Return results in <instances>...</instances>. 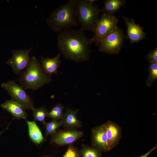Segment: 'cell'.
Here are the masks:
<instances>
[{"label": "cell", "mask_w": 157, "mask_h": 157, "mask_svg": "<svg viewBox=\"0 0 157 157\" xmlns=\"http://www.w3.org/2000/svg\"><path fill=\"white\" fill-rule=\"evenodd\" d=\"M32 110L34 121H39L44 125L45 123V118L48 116L49 113L46 108L44 106L38 108H34Z\"/></svg>", "instance_id": "19"}, {"label": "cell", "mask_w": 157, "mask_h": 157, "mask_svg": "<svg viewBox=\"0 0 157 157\" xmlns=\"http://www.w3.org/2000/svg\"><path fill=\"white\" fill-rule=\"evenodd\" d=\"M124 0H106L104 1V7L101 12L113 14L125 5Z\"/></svg>", "instance_id": "17"}, {"label": "cell", "mask_w": 157, "mask_h": 157, "mask_svg": "<svg viewBox=\"0 0 157 157\" xmlns=\"http://www.w3.org/2000/svg\"><path fill=\"white\" fill-rule=\"evenodd\" d=\"M62 157H81L80 151L72 145H69Z\"/></svg>", "instance_id": "23"}, {"label": "cell", "mask_w": 157, "mask_h": 157, "mask_svg": "<svg viewBox=\"0 0 157 157\" xmlns=\"http://www.w3.org/2000/svg\"><path fill=\"white\" fill-rule=\"evenodd\" d=\"M91 135L92 147L100 152H106L110 150L103 124L92 128Z\"/></svg>", "instance_id": "10"}, {"label": "cell", "mask_w": 157, "mask_h": 157, "mask_svg": "<svg viewBox=\"0 0 157 157\" xmlns=\"http://www.w3.org/2000/svg\"><path fill=\"white\" fill-rule=\"evenodd\" d=\"M147 58L150 63H157V48L150 51L147 55Z\"/></svg>", "instance_id": "24"}, {"label": "cell", "mask_w": 157, "mask_h": 157, "mask_svg": "<svg viewBox=\"0 0 157 157\" xmlns=\"http://www.w3.org/2000/svg\"><path fill=\"white\" fill-rule=\"evenodd\" d=\"M148 70L149 75L146 84L147 86L150 87L157 78V63H150Z\"/></svg>", "instance_id": "22"}, {"label": "cell", "mask_w": 157, "mask_h": 157, "mask_svg": "<svg viewBox=\"0 0 157 157\" xmlns=\"http://www.w3.org/2000/svg\"><path fill=\"white\" fill-rule=\"evenodd\" d=\"M10 124V123L9 124V125L5 129H4L2 131H1L0 132V135L1 134H2L6 130H7V129H8L9 125Z\"/></svg>", "instance_id": "27"}, {"label": "cell", "mask_w": 157, "mask_h": 157, "mask_svg": "<svg viewBox=\"0 0 157 157\" xmlns=\"http://www.w3.org/2000/svg\"><path fill=\"white\" fill-rule=\"evenodd\" d=\"M125 36L123 30L117 26L108 34L99 46L101 52L114 54L119 53Z\"/></svg>", "instance_id": "6"}, {"label": "cell", "mask_w": 157, "mask_h": 157, "mask_svg": "<svg viewBox=\"0 0 157 157\" xmlns=\"http://www.w3.org/2000/svg\"><path fill=\"white\" fill-rule=\"evenodd\" d=\"M42 157H52L50 156H43Z\"/></svg>", "instance_id": "28"}, {"label": "cell", "mask_w": 157, "mask_h": 157, "mask_svg": "<svg viewBox=\"0 0 157 157\" xmlns=\"http://www.w3.org/2000/svg\"><path fill=\"white\" fill-rule=\"evenodd\" d=\"M81 157H101V152L91 147L83 144L80 151Z\"/></svg>", "instance_id": "21"}, {"label": "cell", "mask_w": 157, "mask_h": 157, "mask_svg": "<svg viewBox=\"0 0 157 157\" xmlns=\"http://www.w3.org/2000/svg\"><path fill=\"white\" fill-rule=\"evenodd\" d=\"M77 18L82 30L93 32L99 18L101 9L97 5L87 3L85 0H76Z\"/></svg>", "instance_id": "4"}, {"label": "cell", "mask_w": 157, "mask_h": 157, "mask_svg": "<svg viewBox=\"0 0 157 157\" xmlns=\"http://www.w3.org/2000/svg\"><path fill=\"white\" fill-rule=\"evenodd\" d=\"M78 110L66 108L64 111L63 117L61 119L62 126L66 129H76L81 127L82 124L77 117Z\"/></svg>", "instance_id": "14"}, {"label": "cell", "mask_w": 157, "mask_h": 157, "mask_svg": "<svg viewBox=\"0 0 157 157\" xmlns=\"http://www.w3.org/2000/svg\"><path fill=\"white\" fill-rule=\"evenodd\" d=\"M1 107L13 116V118L26 120L27 117V113L21 105L12 100H8L1 104Z\"/></svg>", "instance_id": "15"}, {"label": "cell", "mask_w": 157, "mask_h": 157, "mask_svg": "<svg viewBox=\"0 0 157 157\" xmlns=\"http://www.w3.org/2000/svg\"><path fill=\"white\" fill-rule=\"evenodd\" d=\"M20 85L24 89L35 90L49 83L51 77L43 70L40 63L35 56L30 58L29 64L19 78Z\"/></svg>", "instance_id": "3"}, {"label": "cell", "mask_w": 157, "mask_h": 157, "mask_svg": "<svg viewBox=\"0 0 157 157\" xmlns=\"http://www.w3.org/2000/svg\"><path fill=\"white\" fill-rule=\"evenodd\" d=\"M85 1L88 3L93 5V4L97 1L96 0H85Z\"/></svg>", "instance_id": "26"}, {"label": "cell", "mask_w": 157, "mask_h": 157, "mask_svg": "<svg viewBox=\"0 0 157 157\" xmlns=\"http://www.w3.org/2000/svg\"><path fill=\"white\" fill-rule=\"evenodd\" d=\"M44 125L46 139L49 135H51L54 133L56 131L57 129L62 126V123L61 120L59 121L52 120L48 122H45Z\"/></svg>", "instance_id": "20"}, {"label": "cell", "mask_w": 157, "mask_h": 157, "mask_svg": "<svg viewBox=\"0 0 157 157\" xmlns=\"http://www.w3.org/2000/svg\"><path fill=\"white\" fill-rule=\"evenodd\" d=\"M157 147V146L156 145L146 154L139 157H147L152 152L156 149Z\"/></svg>", "instance_id": "25"}, {"label": "cell", "mask_w": 157, "mask_h": 157, "mask_svg": "<svg viewBox=\"0 0 157 157\" xmlns=\"http://www.w3.org/2000/svg\"><path fill=\"white\" fill-rule=\"evenodd\" d=\"M64 106L60 103L57 104L48 113L47 117L52 120H61L63 116Z\"/></svg>", "instance_id": "18"}, {"label": "cell", "mask_w": 157, "mask_h": 157, "mask_svg": "<svg viewBox=\"0 0 157 157\" xmlns=\"http://www.w3.org/2000/svg\"><path fill=\"white\" fill-rule=\"evenodd\" d=\"M93 43L81 28H68L58 33L57 44L61 54L66 59L79 62L88 60Z\"/></svg>", "instance_id": "1"}, {"label": "cell", "mask_w": 157, "mask_h": 157, "mask_svg": "<svg viewBox=\"0 0 157 157\" xmlns=\"http://www.w3.org/2000/svg\"><path fill=\"white\" fill-rule=\"evenodd\" d=\"M28 135L32 141L36 144H39L45 140L42 132L35 121H27Z\"/></svg>", "instance_id": "16"}, {"label": "cell", "mask_w": 157, "mask_h": 157, "mask_svg": "<svg viewBox=\"0 0 157 157\" xmlns=\"http://www.w3.org/2000/svg\"><path fill=\"white\" fill-rule=\"evenodd\" d=\"M103 124L105 129L108 146L111 150L119 141L121 136V128L115 123L110 121Z\"/></svg>", "instance_id": "12"}, {"label": "cell", "mask_w": 157, "mask_h": 157, "mask_svg": "<svg viewBox=\"0 0 157 157\" xmlns=\"http://www.w3.org/2000/svg\"><path fill=\"white\" fill-rule=\"evenodd\" d=\"M61 54L58 53L55 57L52 58H44L40 56V63L42 68L49 76L53 74L58 75V69L61 63Z\"/></svg>", "instance_id": "13"}, {"label": "cell", "mask_w": 157, "mask_h": 157, "mask_svg": "<svg viewBox=\"0 0 157 157\" xmlns=\"http://www.w3.org/2000/svg\"><path fill=\"white\" fill-rule=\"evenodd\" d=\"M118 19L113 14L102 13L96 25L91 38L93 43L99 46L110 31L116 28Z\"/></svg>", "instance_id": "5"}, {"label": "cell", "mask_w": 157, "mask_h": 157, "mask_svg": "<svg viewBox=\"0 0 157 157\" xmlns=\"http://www.w3.org/2000/svg\"><path fill=\"white\" fill-rule=\"evenodd\" d=\"M47 23L56 33L78 26L76 0H70L54 10L47 19Z\"/></svg>", "instance_id": "2"}, {"label": "cell", "mask_w": 157, "mask_h": 157, "mask_svg": "<svg viewBox=\"0 0 157 157\" xmlns=\"http://www.w3.org/2000/svg\"><path fill=\"white\" fill-rule=\"evenodd\" d=\"M31 49L13 50L12 57L6 62L16 74H20L28 66L30 60L29 53Z\"/></svg>", "instance_id": "8"}, {"label": "cell", "mask_w": 157, "mask_h": 157, "mask_svg": "<svg viewBox=\"0 0 157 157\" xmlns=\"http://www.w3.org/2000/svg\"><path fill=\"white\" fill-rule=\"evenodd\" d=\"M122 18L127 28V37L131 44L138 43L145 38L147 33L143 31V27L135 23V20L122 16Z\"/></svg>", "instance_id": "11"}, {"label": "cell", "mask_w": 157, "mask_h": 157, "mask_svg": "<svg viewBox=\"0 0 157 157\" xmlns=\"http://www.w3.org/2000/svg\"><path fill=\"white\" fill-rule=\"evenodd\" d=\"M1 86L7 92L12 99L21 105L24 109L32 110L34 108L33 101L20 85L13 81L8 80L2 83Z\"/></svg>", "instance_id": "7"}, {"label": "cell", "mask_w": 157, "mask_h": 157, "mask_svg": "<svg viewBox=\"0 0 157 157\" xmlns=\"http://www.w3.org/2000/svg\"><path fill=\"white\" fill-rule=\"evenodd\" d=\"M51 142L57 145H72L83 135V132L76 129L58 130L51 134Z\"/></svg>", "instance_id": "9"}]
</instances>
